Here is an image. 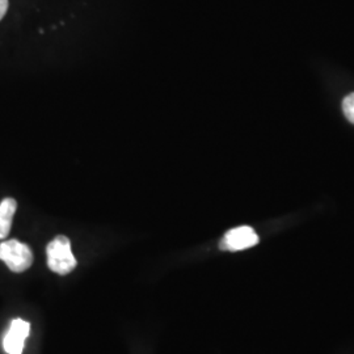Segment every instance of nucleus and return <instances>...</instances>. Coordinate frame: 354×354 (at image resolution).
Here are the masks:
<instances>
[{"mask_svg": "<svg viewBox=\"0 0 354 354\" xmlns=\"http://www.w3.org/2000/svg\"><path fill=\"white\" fill-rule=\"evenodd\" d=\"M48 266L51 272L66 276L71 273L76 266V259L71 251V241L64 235L55 236L46 247Z\"/></svg>", "mask_w": 354, "mask_h": 354, "instance_id": "obj_1", "label": "nucleus"}, {"mask_svg": "<svg viewBox=\"0 0 354 354\" xmlns=\"http://www.w3.org/2000/svg\"><path fill=\"white\" fill-rule=\"evenodd\" d=\"M0 260L13 273H23L33 264V252L29 245L11 239L0 243Z\"/></svg>", "mask_w": 354, "mask_h": 354, "instance_id": "obj_2", "label": "nucleus"}, {"mask_svg": "<svg viewBox=\"0 0 354 354\" xmlns=\"http://www.w3.org/2000/svg\"><path fill=\"white\" fill-rule=\"evenodd\" d=\"M17 210V203L11 197L0 203V239H6L11 231L13 215Z\"/></svg>", "mask_w": 354, "mask_h": 354, "instance_id": "obj_5", "label": "nucleus"}, {"mask_svg": "<svg viewBox=\"0 0 354 354\" xmlns=\"http://www.w3.org/2000/svg\"><path fill=\"white\" fill-rule=\"evenodd\" d=\"M342 111L345 117L354 124V93L348 95L342 102Z\"/></svg>", "mask_w": 354, "mask_h": 354, "instance_id": "obj_6", "label": "nucleus"}, {"mask_svg": "<svg viewBox=\"0 0 354 354\" xmlns=\"http://www.w3.org/2000/svg\"><path fill=\"white\" fill-rule=\"evenodd\" d=\"M30 332V324L23 319H13L10 329L3 339V349L8 354H21L24 342Z\"/></svg>", "mask_w": 354, "mask_h": 354, "instance_id": "obj_4", "label": "nucleus"}, {"mask_svg": "<svg viewBox=\"0 0 354 354\" xmlns=\"http://www.w3.org/2000/svg\"><path fill=\"white\" fill-rule=\"evenodd\" d=\"M259 241L260 239L252 227L241 226V227L230 230L221 241L219 247L222 251L236 252V251H243V250L254 247Z\"/></svg>", "mask_w": 354, "mask_h": 354, "instance_id": "obj_3", "label": "nucleus"}, {"mask_svg": "<svg viewBox=\"0 0 354 354\" xmlns=\"http://www.w3.org/2000/svg\"><path fill=\"white\" fill-rule=\"evenodd\" d=\"M8 10V0H0V20L6 16Z\"/></svg>", "mask_w": 354, "mask_h": 354, "instance_id": "obj_7", "label": "nucleus"}]
</instances>
